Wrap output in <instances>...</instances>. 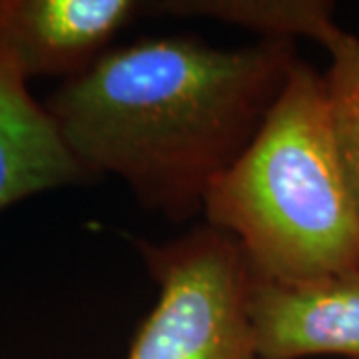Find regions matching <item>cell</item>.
<instances>
[{"label": "cell", "instance_id": "8992f818", "mask_svg": "<svg viewBox=\"0 0 359 359\" xmlns=\"http://www.w3.org/2000/svg\"><path fill=\"white\" fill-rule=\"evenodd\" d=\"M90 180L44 104L0 56V212L34 194Z\"/></svg>", "mask_w": 359, "mask_h": 359}, {"label": "cell", "instance_id": "ba28073f", "mask_svg": "<svg viewBox=\"0 0 359 359\" xmlns=\"http://www.w3.org/2000/svg\"><path fill=\"white\" fill-rule=\"evenodd\" d=\"M323 46L332 56L323 78L335 144L359 208V39L339 28Z\"/></svg>", "mask_w": 359, "mask_h": 359}, {"label": "cell", "instance_id": "277c9868", "mask_svg": "<svg viewBox=\"0 0 359 359\" xmlns=\"http://www.w3.org/2000/svg\"><path fill=\"white\" fill-rule=\"evenodd\" d=\"M146 4L134 0H0V56L28 80L78 76Z\"/></svg>", "mask_w": 359, "mask_h": 359}, {"label": "cell", "instance_id": "52a82bcc", "mask_svg": "<svg viewBox=\"0 0 359 359\" xmlns=\"http://www.w3.org/2000/svg\"><path fill=\"white\" fill-rule=\"evenodd\" d=\"M148 6H154V13L212 16L252 28L264 39L308 36L321 46L339 30L334 22V4L321 0H178Z\"/></svg>", "mask_w": 359, "mask_h": 359}, {"label": "cell", "instance_id": "6da1fadb", "mask_svg": "<svg viewBox=\"0 0 359 359\" xmlns=\"http://www.w3.org/2000/svg\"><path fill=\"white\" fill-rule=\"evenodd\" d=\"M297 60L294 40L219 50L192 36L138 39L44 108L92 178L114 174L144 208L186 222L256 138Z\"/></svg>", "mask_w": 359, "mask_h": 359}, {"label": "cell", "instance_id": "5b68a950", "mask_svg": "<svg viewBox=\"0 0 359 359\" xmlns=\"http://www.w3.org/2000/svg\"><path fill=\"white\" fill-rule=\"evenodd\" d=\"M248 318L262 359H359V269L297 283L252 276Z\"/></svg>", "mask_w": 359, "mask_h": 359}, {"label": "cell", "instance_id": "7a4b0ae2", "mask_svg": "<svg viewBox=\"0 0 359 359\" xmlns=\"http://www.w3.org/2000/svg\"><path fill=\"white\" fill-rule=\"evenodd\" d=\"M202 214L257 280L359 269V208L335 144L325 78L297 60L256 138L214 180Z\"/></svg>", "mask_w": 359, "mask_h": 359}, {"label": "cell", "instance_id": "3957f363", "mask_svg": "<svg viewBox=\"0 0 359 359\" xmlns=\"http://www.w3.org/2000/svg\"><path fill=\"white\" fill-rule=\"evenodd\" d=\"M136 244L158 302L126 359H262L248 318L252 273L231 236L205 224L166 244Z\"/></svg>", "mask_w": 359, "mask_h": 359}]
</instances>
